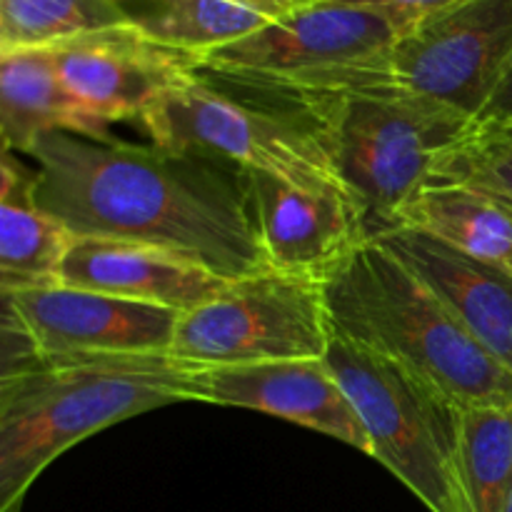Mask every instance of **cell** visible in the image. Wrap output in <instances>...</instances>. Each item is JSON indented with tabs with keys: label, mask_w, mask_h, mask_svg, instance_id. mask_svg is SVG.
<instances>
[{
	"label": "cell",
	"mask_w": 512,
	"mask_h": 512,
	"mask_svg": "<svg viewBox=\"0 0 512 512\" xmlns=\"http://www.w3.org/2000/svg\"><path fill=\"white\" fill-rule=\"evenodd\" d=\"M35 203L75 238L155 245L228 280L270 270L243 170L198 153L58 130L38 140Z\"/></svg>",
	"instance_id": "1"
},
{
	"label": "cell",
	"mask_w": 512,
	"mask_h": 512,
	"mask_svg": "<svg viewBox=\"0 0 512 512\" xmlns=\"http://www.w3.org/2000/svg\"><path fill=\"white\" fill-rule=\"evenodd\" d=\"M193 370L173 353L85 355L0 378V512H20L35 478L90 435L188 403Z\"/></svg>",
	"instance_id": "2"
},
{
	"label": "cell",
	"mask_w": 512,
	"mask_h": 512,
	"mask_svg": "<svg viewBox=\"0 0 512 512\" xmlns=\"http://www.w3.org/2000/svg\"><path fill=\"white\" fill-rule=\"evenodd\" d=\"M335 333L405 365L455 403L512 405V373L378 240L323 283Z\"/></svg>",
	"instance_id": "3"
},
{
	"label": "cell",
	"mask_w": 512,
	"mask_h": 512,
	"mask_svg": "<svg viewBox=\"0 0 512 512\" xmlns=\"http://www.w3.org/2000/svg\"><path fill=\"white\" fill-rule=\"evenodd\" d=\"M328 143L340 180L363 210L370 240L400 228L443 160L478 128L473 118L393 80L293 105Z\"/></svg>",
	"instance_id": "4"
},
{
	"label": "cell",
	"mask_w": 512,
	"mask_h": 512,
	"mask_svg": "<svg viewBox=\"0 0 512 512\" xmlns=\"http://www.w3.org/2000/svg\"><path fill=\"white\" fill-rule=\"evenodd\" d=\"M405 25L383 10L308 0L200 58V73L285 105L390 78V50Z\"/></svg>",
	"instance_id": "5"
},
{
	"label": "cell",
	"mask_w": 512,
	"mask_h": 512,
	"mask_svg": "<svg viewBox=\"0 0 512 512\" xmlns=\"http://www.w3.org/2000/svg\"><path fill=\"white\" fill-rule=\"evenodd\" d=\"M325 363L363 420L370 458L430 512H465L458 480L463 405L405 365L335 330Z\"/></svg>",
	"instance_id": "6"
},
{
	"label": "cell",
	"mask_w": 512,
	"mask_h": 512,
	"mask_svg": "<svg viewBox=\"0 0 512 512\" xmlns=\"http://www.w3.org/2000/svg\"><path fill=\"white\" fill-rule=\"evenodd\" d=\"M140 123L163 148L205 155L243 173L275 175L300 188L348 195L328 143L303 110L235 98L200 70L163 95Z\"/></svg>",
	"instance_id": "7"
},
{
	"label": "cell",
	"mask_w": 512,
	"mask_h": 512,
	"mask_svg": "<svg viewBox=\"0 0 512 512\" xmlns=\"http://www.w3.org/2000/svg\"><path fill=\"white\" fill-rule=\"evenodd\" d=\"M333 323L323 283L263 270L230 280L208 303L180 315L173 350L203 368L325 358Z\"/></svg>",
	"instance_id": "8"
},
{
	"label": "cell",
	"mask_w": 512,
	"mask_h": 512,
	"mask_svg": "<svg viewBox=\"0 0 512 512\" xmlns=\"http://www.w3.org/2000/svg\"><path fill=\"white\" fill-rule=\"evenodd\" d=\"M512 65V0H463L418 20L390 50V78L478 123Z\"/></svg>",
	"instance_id": "9"
},
{
	"label": "cell",
	"mask_w": 512,
	"mask_h": 512,
	"mask_svg": "<svg viewBox=\"0 0 512 512\" xmlns=\"http://www.w3.org/2000/svg\"><path fill=\"white\" fill-rule=\"evenodd\" d=\"M50 53L65 90L100 133L118 120H140L200 68L198 58L165 48L130 25L80 35Z\"/></svg>",
	"instance_id": "10"
},
{
	"label": "cell",
	"mask_w": 512,
	"mask_h": 512,
	"mask_svg": "<svg viewBox=\"0 0 512 512\" xmlns=\"http://www.w3.org/2000/svg\"><path fill=\"white\" fill-rule=\"evenodd\" d=\"M0 295L23 320L43 360L170 353L183 315L60 283Z\"/></svg>",
	"instance_id": "11"
},
{
	"label": "cell",
	"mask_w": 512,
	"mask_h": 512,
	"mask_svg": "<svg viewBox=\"0 0 512 512\" xmlns=\"http://www.w3.org/2000/svg\"><path fill=\"white\" fill-rule=\"evenodd\" d=\"M190 400L275 415L370 455L363 420L325 358L273 360L233 368L195 365Z\"/></svg>",
	"instance_id": "12"
},
{
	"label": "cell",
	"mask_w": 512,
	"mask_h": 512,
	"mask_svg": "<svg viewBox=\"0 0 512 512\" xmlns=\"http://www.w3.org/2000/svg\"><path fill=\"white\" fill-rule=\"evenodd\" d=\"M245 180L270 270L325 283L370 240L363 210L348 195L300 188L268 173H245Z\"/></svg>",
	"instance_id": "13"
},
{
	"label": "cell",
	"mask_w": 512,
	"mask_h": 512,
	"mask_svg": "<svg viewBox=\"0 0 512 512\" xmlns=\"http://www.w3.org/2000/svg\"><path fill=\"white\" fill-rule=\"evenodd\" d=\"M373 240L403 260L458 323L512 373V275L508 270L415 228H395Z\"/></svg>",
	"instance_id": "14"
},
{
	"label": "cell",
	"mask_w": 512,
	"mask_h": 512,
	"mask_svg": "<svg viewBox=\"0 0 512 512\" xmlns=\"http://www.w3.org/2000/svg\"><path fill=\"white\" fill-rule=\"evenodd\" d=\"M60 285L188 313L223 293L230 280L155 245L85 235L70 245Z\"/></svg>",
	"instance_id": "15"
},
{
	"label": "cell",
	"mask_w": 512,
	"mask_h": 512,
	"mask_svg": "<svg viewBox=\"0 0 512 512\" xmlns=\"http://www.w3.org/2000/svg\"><path fill=\"white\" fill-rule=\"evenodd\" d=\"M75 235L35 203V170L3 150L0 185V293L60 283Z\"/></svg>",
	"instance_id": "16"
},
{
	"label": "cell",
	"mask_w": 512,
	"mask_h": 512,
	"mask_svg": "<svg viewBox=\"0 0 512 512\" xmlns=\"http://www.w3.org/2000/svg\"><path fill=\"white\" fill-rule=\"evenodd\" d=\"M58 130L105 135L65 90L50 48L0 50V135L3 150L30 155Z\"/></svg>",
	"instance_id": "17"
},
{
	"label": "cell",
	"mask_w": 512,
	"mask_h": 512,
	"mask_svg": "<svg viewBox=\"0 0 512 512\" xmlns=\"http://www.w3.org/2000/svg\"><path fill=\"white\" fill-rule=\"evenodd\" d=\"M400 228L435 235L512 275V208L470 185L455 180L430 183L408 205Z\"/></svg>",
	"instance_id": "18"
},
{
	"label": "cell",
	"mask_w": 512,
	"mask_h": 512,
	"mask_svg": "<svg viewBox=\"0 0 512 512\" xmlns=\"http://www.w3.org/2000/svg\"><path fill=\"white\" fill-rule=\"evenodd\" d=\"M125 25L145 38L205 58L263 28L273 15L230 0H113Z\"/></svg>",
	"instance_id": "19"
},
{
	"label": "cell",
	"mask_w": 512,
	"mask_h": 512,
	"mask_svg": "<svg viewBox=\"0 0 512 512\" xmlns=\"http://www.w3.org/2000/svg\"><path fill=\"white\" fill-rule=\"evenodd\" d=\"M458 480L465 512H505L512 495V405L463 408Z\"/></svg>",
	"instance_id": "20"
},
{
	"label": "cell",
	"mask_w": 512,
	"mask_h": 512,
	"mask_svg": "<svg viewBox=\"0 0 512 512\" xmlns=\"http://www.w3.org/2000/svg\"><path fill=\"white\" fill-rule=\"evenodd\" d=\"M118 25L113 0H0V50L53 48Z\"/></svg>",
	"instance_id": "21"
},
{
	"label": "cell",
	"mask_w": 512,
	"mask_h": 512,
	"mask_svg": "<svg viewBox=\"0 0 512 512\" xmlns=\"http://www.w3.org/2000/svg\"><path fill=\"white\" fill-rule=\"evenodd\" d=\"M435 180H455L512 208V130L475 128L448 158Z\"/></svg>",
	"instance_id": "22"
},
{
	"label": "cell",
	"mask_w": 512,
	"mask_h": 512,
	"mask_svg": "<svg viewBox=\"0 0 512 512\" xmlns=\"http://www.w3.org/2000/svg\"><path fill=\"white\" fill-rule=\"evenodd\" d=\"M298 3H308V0H298ZM330 3H348V5H363V8L383 10V13L393 15L395 20L410 28L418 20L428 18V15L440 13V10L458 5L463 0H330Z\"/></svg>",
	"instance_id": "23"
},
{
	"label": "cell",
	"mask_w": 512,
	"mask_h": 512,
	"mask_svg": "<svg viewBox=\"0 0 512 512\" xmlns=\"http://www.w3.org/2000/svg\"><path fill=\"white\" fill-rule=\"evenodd\" d=\"M478 128L483 130H512V65L503 83L490 98L488 108L480 113Z\"/></svg>",
	"instance_id": "24"
},
{
	"label": "cell",
	"mask_w": 512,
	"mask_h": 512,
	"mask_svg": "<svg viewBox=\"0 0 512 512\" xmlns=\"http://www.w3.org/2000/svg\"><path fill=\"white\" fill-rule=\"evenodd\" d=\"M230 3H238V5H248V8L260 10V13H268L273 18H278L280 13L293 8L298 0H230Z\"/></svg>",
	"instance_id": "25"
},
{
	"label": "cell",
	"mask_w": 512,
	"mask_h": 512,
	"mask_svg": "<svg viewBox=\"0 0 512 512\" xmlns=\"http://www.w3.org/2000/svg\"><path fill=\"white\" fill-rule=\"evenodd\" d=\"M505 512H512V495H510V503H508V510H505Z\"/></svg>",
	"instance_id": "26"
}]
</instances>
